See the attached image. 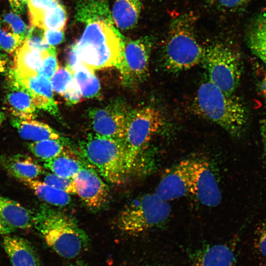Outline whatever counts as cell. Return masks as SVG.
<instances>
[{
	"instance_id": "cell-18",
	"label": "cell",
	"mask_w": 266,
	"mask_h": 266,
	"mask_svg": "<svg viewBox=\"0 0 266 266\" xmlns=\"http://www.w3.org/2000/svg\"><path fill=\"white\" fill-rule=\"evenodd\" d=\"M12 126L16 129L20 136L24 139L33 142L47 139L64 140L60 133L49 125L33 119L13 118Z\"/></svg>"
},
{
	"instance_id": "cell-9",
	"label": "cell",
	"mask_w": 266,
	"mask_h": 266,
	"mask_svg": "<svg viewBox=\"0 0 266 266\" xmlns=\"http://www.w3.org/2000/svg\"><path fill=\"white\" fill-rule=\"evenodd\" d=\"M151 43L149 38L146 36L135 39L124 38L122 56L116 67L127 87L137 86L148 76Z\"/></svg>"
},
{
	"instance_id": "cell-26",
	"label": "cell",
	"mask_w": 266,
	"mask_h": 266,
	"mask_svg": "<svg viewBox=\"0 0 266 266\" xmlns=\"http://www.w3.org/2000/svg\"><path fill=\"white\" fill-rule=\"evenodd\" d=\"M75 16L78 21L85 24L98 20H112L106 0H78Z\"/></svg>"
},
{
	"instance_id": "cell-42",
	"label": "cell",
	"mask_w": 266,
	"mask_h": 266,
	"mask_svg": "<svg viewBox=\"0 0 266 266\" xmlns=\"http://www.w3.org/2000/svg\"><path fill=\"white\" fill-rule=\"evenodd\" d=\"M260 133L263 146L264 155L266 160V117L260 121Z\"/></svg>"
},
{
	"instance_id": "cell-38",
	"label": "cell",
	"mask_w": 266,
	"mask_h": 266,
	"mask_svg": "<svg viewBox=\"0 0 266 266\" xmlns=\"http://www.w3.org/2000/svg\"><path fill=\"white\" fill-rule=\"evenodd\" d=\"M62 96L68 105H72L79 102L83 97L79 86L73 78Z\"/></svg>"
},
{
	"instance_id": "cell-30",
	"label": "cell",
	"mask_w": 266,
	"mask_h": 266,
	"mask_svg": "<svg viewBox=\"0 0 266 266\" xmlns=\"http://www.w3.org/2000/svg\"><path fill=\"white\" fill-rule=\"evenodd\" d=\"M0 26L4 30L19 36L24 41L29 32L21 17L14 12L4 14L0 19Z\"/></svg>"
},
{
	"instance_id": "cell-33",
	"label": "cell",
	"mask_w": 266,
	"mask_h": 266,
	"mask_svg": "<svg viewBox=\"0 0 266 266\" xmlns=\"http://www.w3.org/2000/svg\"><path fill=\"white\" fill-rule=\"evenodd\" d=\"M29 31L28 35L23 41L31 49L43 52L51 48L44 37V30L35 27Z\"/></svg>"
},
{
	"instance_id": "cell-6",
	"label": "cell",
	"mask_w": 266,
	"mask_h": 266,
	"mask_svg": "<svg viewBox=\"0 0 266 266\" xmlns=\"http://www.w3.org/2000/svg\"><path fill=\"white\" fill-rule=\"evenodd\" d=\"M165 118L157 108L145 106L128 111L123 143L128 175L152 137L166 126Z\"/></svg>"
},
{
	"instance_id": "cell-22",
	"label": "cell",
	"mask_w": 266,
	"mask_h": 266,
	"mask_svg": "<svg viewBox=\"0 0 266 266\" xmlns=\"http://www.w3.org/2000/svg\"><path fill=\"white\" fill-rule=\"evenodd\" d=\"M141 8V0H117L112 7L111 17L120 29L130 30L137 24Z\"/></svg>"
},
{
	"instance_id": "cell-8",
	"label": "cell",
	"mask_w": 266,
	"mask_h": 266,
	"mask_svg": "<svg viewBox=\"0 0 266 266\" xmlns=\"http://www.w3.org/2000/svg\"><path fill=\"white\" fill-rule=\"evenodd\" d=\"M201 63L206 69L208 80L225 93L233 94L242 72L240 53L230 44L218 41L204 47Z\"/></svg>"
},
{
	"instance_id": "cell-46",
	"label": "cell",
	"mask_w": 266,
	"mask_h": 266,
	"mask_svg": "<svg viewBox=\"0 0 266 266\" xmlns=\"http://www.w3.org/2000/svg\"><path fill=\"white\" fill-rule=\"evenodd\" d=\"M8 59L7 57L0 53V76L3 75L7 70Z\"/></svg>"
},
{
	"instance_id": "cell-29",
	"label": "cell",
	"mask_w": 266,
	"mask_h": 266,
	"mask_svg": "<svg viewBox=\"0 0 266 266\" xmlns=\"http://www.w3.org/2000/svg\"><path fill=\"white\" fill-rule=\"evenodd\" d=\"M28 148L35 157L42 161L58 156L66 150L64 140L53 139L33 142L29 144Z\"/></svg>"
},
{
	"instance_id": "cell-41",
	"label": "cell",
	"mask_w": 266,
	"mask_h": 266,
	"mask_svg": "<svg viewBox=\"0 0 266 266\" xmlns=\"http://www.w3.org/2000/svg\"><path fill=\"white\" fill-rule=\"evenodd\" d=\"M44 37L46 42L52 46L57 45L63 42L65 39L64 30H44Z\"/></svg>"
},
{
	"instance_id": "cell-47",
	"label": "cell",
	"mask_w": 266,
	"mask_h": 266,
	"mask_svg": "<svg viewBox=\"0 0 266 266\" xmlns=\"http://www.w3.org/2000/svg\"><path fill=\"white\" fill-rule=\"evenodd\" d=\"M5 119V115L3 112L0 111V126Z\"/></svg>"
},
{
	"instance_id": "cell-5",
	"label": "cell",
	"mask_w": 266,
	"mask_h": 266,
	"mask_svg": "<svg viewBox=\"0 0 266 266\" xmlns=\"http://www.w3.org/2000/svg\"><path fill=\"white\" fill-rule=\"evenodd\" d=\"M79 152L107 181L121 184L128 175L123 142L94 133L79 142Z\"/></svg>"
},
{
	"instance_id": "cell-1",
	"label": "cell",
	"mask_w": 266,
	"mask_h": 266,
	"mask_svg": "<svg viewBox=\"0 0 266 266\" xmlns=\"http://www.w3.org/2000/svg\"><path fill=\"white\" fill-rule=\"evenodd\" d=\"M193 108L198 116L217 124L235 138L242 135L248 123V112L244 103L208 80L199 86Z\"/></svg>"
},
{
	"instance_id": "cell-21",
	"label": "cell",
	"mask_w": 266,
	"mask_h": 266,
	"mask_svg": "<svg viewBox=\"0 0 266 266\" xmlns=\"http://www.w3.org/2000/svg\"><path fill=\"white\" fill-rule=\"evenodd\" d=\"M234 255L226 244H215L204 248L195 257L192 266H233Z\"/></svg>"
},
{
	"instance_id": "cell-10",
	"label": "cell",
	"mask_w": 266,
	"mask_h": 266,
	"mask_svg": "<svg viewBox=\"0 0 266 266\" xmlns=\"http://www.w3.org/2000/svg\"><path fill=\"white\" fill-rule=\"evenodd\" d=\"M189 194L208 207H216L221 202L220 188L209 163L205 160L192 159Z\"/></svg>"
},
{
	"instance_id": "cell-11",
	"label": "cell",
	"mask_w": 266,
	"mask_h": 266,
	"mask_svg": "<svg viewBox=\"0 0 266 266\" xmlns=\"http://www.w3.org/2000/svg\"><path fill=\"white\" fill-rule=\"evenodd\" d=\"M128 111L119 104L90 109L88 116L93 133L123 141Z\"/></svg>"
},
{
	"instance_id": "cell-20",
	"label": "cell",
	"mask_w": 266,
	"mask_h": 266,
	"mask_svg": "<svg viewBox=\"0 0 266 266\" xmlns=\"http://www.w3.org/2000/svg\"><path fill=\"white\" fill-rule=\"evenodd\" d=\"M48 51L40 52L32 50L23 42L15 52L13 63L9 70L24 75L38 74L42 61Z\"/></svg>"
},
{
	"instance_id": "cell-31",
	"label": "cell",
	"mask_w": 266,
	"mask_h": 266,
	"mask_svg": "<svg viewBox=\"0 0 266 266\" xmlns=\"http://www.w3.org/2000/svg\"><path fill=\"white\" fill-rule=\"evenodd\" d=\"M43 181L69 195L76 194V188L73 178L59 176L52 172H44Z\"/></svg>"
},
{
	"instance_id": "cell-25",
	"label": "cell",
	"mask_w": 266,
	"mask_h": 266,
	"mask_svg": "<svg viewBox=\"0 0 266 266\" xmlns=\"http://www.w3.org/2000/svg\"><path fill=\"white\" fill-rule=\"evenodd\" d=\"M32 190L40 199L55 206H65L71 201L70 195L44 181L34 179L19 180Z\"/></svg>"
},
{
	"instance_id": "cell-24",
	"label": "cell",
	"mask_w": 266,
	"mask_h": 266,
	"mask_svg": "<svg viewBox=\"0 0 266 266\" xmlns=\"http://www.w3.org/2000/svg\"><path fill=\"white\" fill-rule=\"evenodd\" d=\"M32 25L43 30H64L67 21V15L64 5L53 0L46 9L30 18Z\"/></svg>"
},
{
	"instance_id": "cell-50",
	"label": "cell",
	"mask_w": 266,
	"mask_h": 266,
	"mask_svg": "<svg viewBox=\"0 0 266 266\" xmlns=\"http://www.w3.org/2000/svg\"></svg>"
},
{
	"instance_id": "cell-45",
	"label": "cell",
	"mask_w": 266,
	"mask_h": 266,
	"mask_svg": "<svg viewBox=\"0 0 266 266\" xmlns=\"http://www.w3.org/2000/svg\"><path fill=\"white\" fill-rule=\"evenodd\" d=\"M259 88L261 94L266 100V69L262 74L259 81Z\"/></svg>"
},
{
	"instance_id": "cell-19",
	"label": "cell",
	"mask_w": 266,
	"mask_h": 266,
	"mask_svg": "<svg viewBox=\"0 0 266 266\" xmlns=\"http://www.w3.org/2000/svg\"><path fill=\"white\" fill-rule=\"evenodd\" d=\"M246 40L252 53L266 64V9L254 17L249 24Z\"/></svg>"
},
{
	"instance_id": "cell-36",
	"label": "cell",
	"mask_w": 266,
	"mask_h": 266,
	"mask_svg": "<svg viewBox=\"0 0 266 266\" xmlns=\"http://www.w3.org/2000/svg\"><path fill=\"white\" fill-rule=\"evenodd\" d=\"M254 243L257 252L266 258V219L257 225Z\"/></svg>"
},
{
	"instance_id": "cell-43",
	"label": "cell",
	"mask_w": 266,
	"mask_h": 266,
	"mask_svg": "<svg viewBox=\"0 0 266 266\" xmlns=\"http://www.w3.org/2000/svg\"><path fill=\"white\" fill-rule=\"evenodd\" d=\"M13 10L16 13H22L26 2L25 0H9Z\"/></svg>"
},
{
	"instance_id": "cell-27",
	"label": "cell",
	"mask_w": 266,
	"mask_h": 266,
	"mask_svg": "<svg viewBox=\"0 0 266 266\" xmlns=\"http://www.w3.org/2000/svg\"><path fill=\"white\" fill-rule=\"evenodd\" d=\"M44 168L59 176L73 178L85 166L72 156L68 150L55 158L44 160Z\"/></svg>"
},
{
	"instance_id": "cell-3",
	"label": "cell",
	"mask_w": 266,
	"mask_h": 266,
	"mask_svg": "<svg viewBox=\"0 0 266 266\" xmlns=\"http://www.w3.org/2000/svg\"><path fill=\"white\" fill-rule=\"evenodd\" d=\"M76 47L86 67L94 71L115 66L123 51L124 37L113 26L112 20H98L87 24Z\"/></svg>"
},
{
	"instance_id": "cell-17",
	"label": "cell",
	"mask_w": 266,
	"mask_h": 266,
	"mask_svg": "<svg viewBox=\"0 0 266 266\" xmlns=\"http://www.w3.org/2000/svg\"><path fill=\"white\" fill-rule=\"evenodd\" d=\"M0 163L12 176L21 179H34L44 174L43 168L31 157L17 154L0 158Z\"/></svg>"
},
{
	"instance_id": "cell-34",
	"label": "cell",
	"mask_w": 266,
	"mask_h": 266,
	"mask_svg": "<svg viewBox=\"0 0 266 266\" xmlns=\"http://www.w3.org/2000/svg\"><path fill=\"white\" fill-rule=\"evenodd\" d=\"M59 67L56 49L53 46L43 59L38 73L50 79Z\"/></svg>"
},
{
	"instance_id": "cell-39",
	"label": "cell",
	"mask_w": 266,
	"mask_h": 266,
	"mask_svg": "<svg viewBox=\"0 0 266 266\" xmlns=\"http://www.w3.org/2000/svg\"><path fill=\"white\" fill-rule=\"evenodd\" d=\"M83 64L81 62L77 54L76 42L70 45L66 52V67L73 72Z\"/></svg>"
},
{
	"instance_id": "cell-32",
	"label": "cell",
	"mask_w": 266,
	"mask_h": 266,
	"mask_svg": "<svg viewBox=\"0 0 266 266\" xmlns=\"http://www.w3.org/2000/svg\"><path fill=\"white\" fill-rule=\"evenodd\" d=\"M53 90L62 95L73 80V73L66 67H59L50 78Z\"/></svg>"
},
{
	"instance_id": "cell-7",
	"label": "cell",
	"mask_w": 266,
	"mask_h": 266,
	"mask_svg": "<svg viewBox=\"0 0 266 266\" xmlns=\"http://www.w3.org/2000/svg\"><path fill=\"white\" fill-rule=\"evenodd\" d=\"M170 214L169 202L155 193H149L127 203L119 213L116 224L121 232L137 235L166 223Z\"/></svg>"
},
{
	"instance_id": "cell-16",
	"label": "cell",
	"mask_w": 266,
	"mask_h": 266,
	"mask_svg": "<svg viewBox=\"0 0 266 266\" xmlns=\"http://www.w3.org/2000/svg\"><path fill=\"white\" fill-rule=\"evenodd\" d=\"M5 99V104L15 117L33 119L37 108L29 93L17 83L9 80Z\"/></svg>"
},
{
	"instance_id": "cell-44",
	"label": "cell",
	"mask_w": 266,
	"mask_h": 266,
	"mask_svg": "<svg viewBox=\"0 0 266 266\" xmlns=\"http://www.w3.org/2000/svg\"><path fill=\"white\" fill-rule=\"evenodd\" d=\"M15 229L8 224L0 215V234H8L14 231Z\"/></svg>"
},
{
	"instance_id": "cell-40",
	"label": "cell",
	"mask_w": 266,
	"mask_h": 266,
	"mask_svg": "<svg viewBox=\"0 0 266 266\" xmlns=\"http://www.w3.org/2000/svg\"><path fill=\"white\" fill-rule=\"evenodd\" d=\"M54 0H30L27 3L30 18L36 16L48 8Z\"/></svg>"
},
{
	"instance_id": "cell-49",
	"label": "cell",
	"mask_w": 266,
	"mask_h": 266,
	"mask_svg": "<svg viewBox=\"0 0 266 266\" xmlns=\"http://www.w3.org/2000/svg\"><path fill=\"white\" fill-rule=\"evenodd\" d=\"M56 0V1H59V0Z\"/></svg>"
},
{
	"instance_id": "cell-13",
	"label": "cell",
	"mask_w": 266,
	"mask_h": 266,
	"mask_svg": "<svg viewBox=\"0 0 266 266\" xmlns=\"http://www.w3.org/2000/svg\"><path fill=\"white\" fill-rule=\"evenodd\" d=\"M9 79L23 87L30 95L37 108L52 115H59V108L54 99L50 80L39 74L24 75L9 71Z\"/></svg>"
},
{
	"instance_id": "cell-4",
	"label": "cell",
	"mask_w": 266,
	"mask_h": 266,
	"mask_svg": "<svg viewBox=\"0 0 266 266\" xmlns=\"http://www.w3.org/2000/svg\"><path fill=\"white\" fill-rule=\"evenodd\" d=\"M197 18L192 12L180 14L170 23L163 50V64L169 72L188 70L201 63L204 47L196 33Z\"/></svg>"
},
{
	"instance_id": "cell-48",
	"label": "cell",
	"mask_w": 266,
	"mask_h": 266,
	"mask_svg": "<svg viewBox=\"0 0 266 266\" xmlns=\"http://www.w3.org/2000/svg\"><path fill=\"white\" fill-rule=\"evenodd\" d=\"M29 0H25L26 2V4H27V3L28 2V1H29Z\"/></svg>"
},
{
	"instance_id": "cell-28",
	"label": "cell",
	"mask_w": 266,
	"mask_h": 266,
	"mask_svg": "<svg viewBox=\"0 0 266 266\" xmlns=\"http://www.w3.org/2000/svg\"><path fill=\"white\" fill-rule=\"evenodd\" d=\"M73 78L79 86L84 97L92 98L98 94L100 83L95 71L83 65L73 72Z\"/></svg>"
},
{
	"instance_id": "cell-15",
	"label": "cell",
	"mask_w": 266,
	"mask_h": 266,
	"mask_svg": "<svg viewBox=\"0 0 266 266\" xmlns=\"http://www.w3.org/2000/svg\"><path fill=\"white\" fill-rule=\"evenodd\" d=\"M2 245L12 266H41L35 250L27 239L6 234Z\"/></svg>"
},
{
	"instance_id": "cell-23",
	"label": "cell",
	"mask_w": 266,
	"mask_h": 266,
	"mask_svg": "<svg viewBox=\"0 0 266 266\" xmlns=\"http://www.w3.org/2000/svg\"><path fill=\"white\" fill-rule=\"evenodd\" d=\"M0 215L15 228L26 229L33 225V214L18 202L0 195Z\"/></svg>"
},
{
	"instance_id": "cell-37",
	"label": "cell",
	"mask_w": 266,
	"mask_h": 266,
	"mask_svg": "<svg viewBox=\"0 0 266 266\" xmlns=\"http://www.w3.org/2000/svg\"><path fill=\"white\" fill-rule=\"evenodd\" d=\"M250 0H209L218 10L232 12L244 6Z\"/></svg>"
},
{
	"instance_id": "cell-14",
	"label": "cell",
	"mask_w": 266,
	"mask_h": 266,
	"mask_svg": "<svg viewBox=\"0 0 266 266\" xmlns=\"http://www.w3.org/2000/svg\"><path fill=\"white\" fill-rule=\"evenodd\" d=\"M191 163L184 159L166 172L155 192L160 199L169 202L189 194Z\"/></svg>"
},
{
	"instance_id": "cell-2",
	"label": "cell",
	"mask_w": 266,
	"mask_h": 266,
	"mask_svg": "<svg viewBox=\"0 0 266 266\" xmlns=\"http://www.w3.org/2000/svg\"><path fill=\"white\" fill-rule=\"evenodd\" d=\"M33 225L46 244L60 256L72 259L86 250L90 239L70 216L47 205L33 214Z\"/></svg>"
},
{
	"instance_id": "cell-35",
	"label": "cell",
	"mask_w": 266,
	"mask_h": 266,
	"mask_svg": "<svg viewBox=\"0 0 266 266\" xmlns=\"http://www.w3.org/2000/svg\"><path fill=\"white\" fill-rule=\"evenodd\" d=\"M23 42L18 35L3 29L0 26V46L8 54H12Z\"/></svg>"
},
{
	"instance_id": "cell-12",
	"label": "cell",
	"mask_w": 266,
	"mask_h": 266,
	"mask_svg": "<svg viewBox=\"0 0 266 266\" xmlns=\"http://www.w3.org/2000/svg\"><path fill=\"white\" fill-rule=\"evenodd\" d=\"M73 179L76 194L88 207L98 209L107 203L110 196L109 188L94 169L85 166Z\"/></svg>"
}]
</instances>
